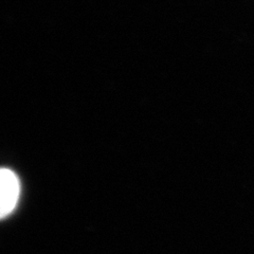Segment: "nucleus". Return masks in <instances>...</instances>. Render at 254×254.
Here are the masks:
<instances>
[{
	"mask_svg": "<svg viewBox=\"0 0 254 254\" xmlns=\"http://www.w3.org/2000/svg\"><path fill=\"white\" fill-rule=\"evenodd\" d=\"M0 188H1V208L0 214L4 218L15 209L20 193V185L18 177L9 169H2L0 173Z\"/></svg>",
	"mask_w": 254,
	"mask_h": 254,
	"instance_id": "1",
	"label": "nucleus"
}]
</instances>
